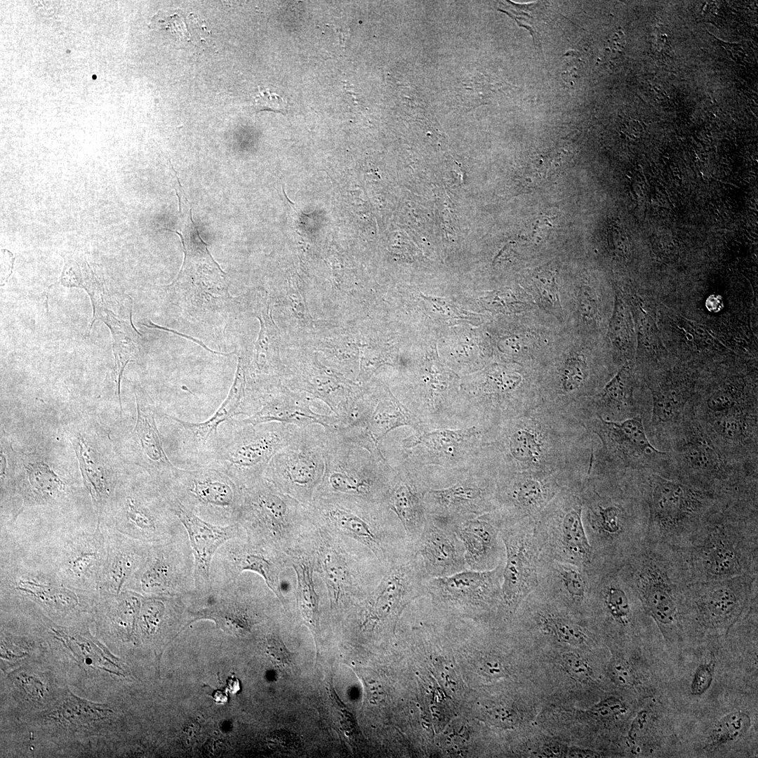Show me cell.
Here are the masks:
<instances>
[{
	"mask_svg": "<svg viewBox=\"0 0 758 758\" xmlns=\"http://www.w3.org/2000/svg\"><path fill=\"white\" fill-rule=\"evenodd\" d=\"M690 583L758 576L757 512L724 508L677 549Z\"/></svg>",
	"mask_w": 758,
	"mask_h": 758,
	"instance_id": "obj_1",
	"label": "cell"
},
{
	"mask_svg": "<svg viewBox=\"0 0 758 758\" xmlns=\"http://www.w3.org/2000/svg\"><path fill=\"white\" fill-rule=\"evenodd\" d=\"M306 507L314 526L355 541L387 568L413 551L399 520L387 504L324 496L315 497Z\"/></svg>",
	"mask_w": 758,
	"mask_h": 758,
	"instance_id": "obj_2",
	"label": "cell"
},
{
	"mask_svg": "<svg viewBox=\"0 0 758 758\" xmlns=\"http://www.w3.org/2000/svg\"><path fill=\"white\" fill-rule=\"evenodd\" d=\"M299 542L311 555L336 613L368 595L387 569L366 547L321 527L313 525Z\"/></svg>",
	"mask_w": 758,
	"mask_h": 758,
	"instance_id": "obj_3",
	"label": "cell"
},
{
	"mask_svg": "<svg viewBox=\"0 0 758 758\" xmlns=\"http://www.w3.org/2000/svg\"><path fill=\"white\" fill-rule=\"evenodd\" d=\"M324 454L325 471L314 498L343 496L387 504L397 474L378 446H368L324 428Z\"/></svg>",
	"mask_w": 758,
	"mask_h": 758,
	"instance_id": "obj_4",
	"label": "cell"
},
{
	"mask_svg": "<svg viewBox=\"0 0 758 758\" xmlns=\"http://www.w3.org/2000/svg\"><path fill=\"white\" fill-rule=\"evenodd\" d=\"M717 499L714 493L699 487L653 474L646 491V542L686 547L723 509L718 507Z\"/></svg>",
	"mask_w": 758,
	"mask_h": 758,
	"instance_id": "obj_5",
	"label": "cell"
},
{
	"mask_svg": "<svg viewBox=\"0 0 758 758\" xmlns=\"http://www.w3.org/2000/svg\"><path fill=\"white\" fill-rule=\"evenodd\" d=\"M1 538V598L32 602L56 618L71 613L81 601L95 600L98 591L67 587L27 547Z\"/></svg>",
	"mask_w": 758,
	"mask_h": 758,
	"instance_id": "obj_6",
	"label": "cell"
},
{
	"mask_svg": "<svg viewBox=\"0 0 758 758\" xmlns=\"http://www.w3.org/2000/svg\"><path fill=\"white\" fill-rule=\"evenodd\" d=\"M631 580L647 613L660 630L679 629L684 592L689 580L679 550L648 543L625 560Z\"/></svg>",
	"mask_w": 758,
	"mask_h": 758,
	"instance_id": "obj_7",
	"label": "cell"
},
{
	"mask_svg": "<svg viewBox=\"0 0 758 758\" xmlns=\"http://www.w3.org/2000/svg\"><path fill=\"white\" fill-rule=\"evenodd\" d=\"M227 423V432L219 434L205 463L227 474L241 488L263 478L273 456L289 444L298 427L277 422L253 425L234 418Z\"/></svg>",
	"mask_w": 758,
	"mask_h": 758,
	"instance_id": "obj_8",
	"label": "cell"
},
{
	"mask_svg": "<svg viewBox=\"0 0 758 758\" xmlns=\"http://www.w3.org/2000/svg\"><path fill=\"white\" fill-rule=\"evenodd\" d=\"M67 587L98 591L107 557L106 540L99 522L95 527L62 528L21 538Z\"/></svg>",
	"mask_w": 758,
	"mask_h": 758,
	"instance_id": "obj_9",
	"label": "cell"
},
{
	"mask_svg": "<svg viewBox=\"0 0 758 758\" xmlns=\"http://www.w3.org/2000/svg\"><path fill=\"white\" fill-rule=\"evenodd\" d=\"M237 524L250 540L286 554L313 527L306 506L264 478L241 488Z\"/></svg>",
	"mask_w": 758,
	"mask_h": 758,
	"instance_id": "obj_10",
	"label": "cell"
},
{
	"mask_svg": "<svg viewBox=\"0 0 758 758\" xmlns=\"http://www.w3.org/2000/svg\"><path fill=\"white\" fill-rule=\"evenodd\" d=\"M200 595L208 601L189 609L192 621L212 620L217 627L238 637L251 634L255 626L265 621L274 601L279 600L264 580L251 572H244L233 582L212 587L209 592Z\"/></svg>",
	"mask_w": 758,
	"mask_h": 758,
	"instance_id": "obj_11",
	"label": "cell"
},
{
	"mask_svg": "<svg viewBox=\"0 0 758 758\" xmlns=\"http://www.w3.org/2000/svg\"><path fill=\"white\" fill-rule=\"evenodd\" d=\"M122 496L105 507L110 510L98 521L102 526L147 543L167 540L185 531L154 481L149 487L131 486Z\"/></svg>",
	"mask_w": 758,
	"mask_h": 758,
	"instance_id": "obj_12",
	"label": "cell"
},
{
	"mask_svg": "<svg viewBox=\"0 0 758 758\" xmlns=\"http://www.w3.org/2000/svg\"><path fill=\"white\" fill-rule=\"evenodd\" d=\"M324 428L297 427L289 444L269 463L263 478L305 506L313 500L325 471Z\"/></svg>",
	"mask_w": 758,
	"mask_h": 758,
	"instance_id": "obj_13",
	"label": "cell"
},
{
	"mask_svg": "<svg viewBox=\"0 0 758 758\" xmlns=\"http://www.w3.org/2000/svg\"><path fill=\"white\" fill-rule=\"evenodd\" d=\"M161 491L202 519L219 526L237 523L241 488L227 474L208 466L177 468Z\"/></svg>",
	"mask_w": 758,
	"mask_h": 758,
	"instance_id": "obj_14",
	"label": "cell"
},
{
	"mask_svg": "<svg viewBox=\"0 0 758 758\" xmlns=\"http://www.w3.org/2000/svg\"><path fill=\"white\" fill-rule=\"evenodd\" d=\"M124 590L145 597L192 594L194 560L186 531L169 540L149 543L145 560Z\"/></svg>",
	"mask_w": 758,
	"mask_h": 758,
	"instance_id": "obj_15",
	"label": "cell"
},
{
	"mask_svg": "<svg viewBox=\"0 0 758 758\" xmlns=\"http://www.w3.org/2000/svg\"><path fill=\"white\" fill-rule=\"evenodd\" d=\"M427 577L419 557L410 554L390 566L375 588L353 606L361 632L393 626L405 606L427 592Z\"/></svg>",
	"mask_w": 758,
	"mask_h": 758,
	"instance_id": "obj_16",
	"label": "cell"
},
{
	"mask_svg": "<svg viewBox=\"0 0 758 758\" xmlns=\"http://www.w3.org/2000/svg\"><path fill=\"white\" fill-rule=\"evenodd\" d=\"M758 576H740L720 580L694 582L684 589L682 606L700 627L723 630L731 626L757 597Z\"/></svg>",
	"mask_w": 758,
	"mask_h": 758,
	"instance_id": "obj_17",
	"label": "cell"
},
{
	"mask_svg": "<svg viewBox=\"0 0 758 758\" xmlns=\"http://www.w3.org/2000/svg\"><path fill=\"white\" fill-rule=\"evenodd\" d=\"M287 568L286 553L254 542L245 533L225 542L215 554L211 566L212 587L225 585L241 573L251 572L264 580L285 609L282 576Z\"/></svg>",
	"mask_w": 758,
	"mask_h": 758,
	"instance_id": "obj_18",
	"label": "cell"
},
{
	"mask_svg": "<svg viewBox=\"0 0 758 758\" xmlns=\"http://www.w3.org/2000/svg\"><path fill=\"white\" fill-rule=\"evenodd\" d=\"M247 373L241 357H239L233 384L220 406L204 422L190 423L165 414L180 432L183 448L188 453L205 457L215 446L219 439L218 428L234 415H253L260 408V401L248 387Z\"/></svg>",
	"mask_w": 758,
	"mask_h": 758,
	"instance_id": "obj_19",
	"label": "cell"
},
{
	"mask_svg": "<svg viewBox=\"0 0 758 758\" xmlns=\"http://www.w3.org/2000/svg\"><path fill=\"white\" fill-rule=\"evenodd\" d=\"M164 496L189 538L194 560L195 592L206 594L212 589L211 566L215 554L225 542L246 533L237 523L228 526L209 523L184 507L173 498Z\"/></svg>",
	"mask_w": 758,
	"mask_h": 758,
	"instance_id": "obj_20",
	"label": "cell"
},
{
	"mask_svg": "<svg viewBox=\"0 0 758 758\" xmlns=\"http://www.w3.org/2000/svg\"><path fill=\"white\" fill-rule=\"evenodd\" d=\"M260 408L253 415L239 419L244 424L253 425L277 422L299 427L317 424L324 428L335 429L339 418L333 413H321L313 397L293 392L279 382L266 390L260 397Z\"/></svg>",
	"mask_w": 758,
	"mask_h": 758,
	"instance_id": "obj_21",
	"label": "cell"
},
{
	"mask_svg": "<svg viewBox=\"0 0 758 758\" xmlns=\"http://www.w3.org/2000/svg\"><path fill=\"white\" fill-rule=\"evenodd\" d=\"M286 375L288 385L321 400L339 419L362 392L357 385L314 358L295 361Z\"/></svg>",
	"mask_w": 758,
	"mask_h": 758,
	"instance_id": "obj_22",
	"label": "cell"
},
{
	"mask_svg": "<svg viewBox=\"0 0 758 758\" xmlns=\"http://www.w3.org/2000/svg\"><path fill=\"white\" fill-rule=\"evenodd\" d=\"M500 536L505 552L502 596L516 606L537 585V550L522 528L500 525Z\"/></svg>",
	"mask_w": 758,
	"mask_h": 758,
	"instance_id": "obj_23",
	"label": "cell"
},
{
	"mask_svg": "<svg viewBox=\"0 0 758 758\" xmlns=\"http://www.w3.org/2000/svg\"><path fill=\"white\" fill-rule=\"evenodd\" d=\"M137 419L131 434L134 461L144 467L160 488L167 486L178 467L168 458L155 420L152 399L135 393Z\"/></svg>",
	"mask_w": 758,
	"mask_h": 758,
	"instance_id": "obj_24",
	"label": "cell"
},
{
	"mask_svg": "<svg viewBox=\"0 0 758 758\" xmlns=\"http://www.w3.org/2000/svg\"><path fill=\"white\" fill-rule=\"evenodd\" d=\"M427 517L453 530L458 524L481 516L488 510L487 493L477 481L467 479L424 494Z\"/></svg>",
	"mask_w": 758,
	"mask_h": 758,
	"instance_id": "obj_25",
	"label": "cell"
},
{
	"mask_svg": "<svg viewBox=\"0 0 758 758\" xmlns=\"http://www.w3.org/2000/svg\"><path fill=\"white\" fill-rule=\"evenodd\" d=\"M504 563L490 571L465 570L449 576L427 579V593L437 601L474 606L500 595Z\"/></svg>",
	"mask_w": 758,
	"mask_h": 758,
	"instance_id": "obj_26",
	"label": "cell"
},
{
	"mask_svg": "<svg viewBox=\"0 0 758 758\" xmlns=\"http://www.w3.org/2000/svg\"><path fill=\"white\" fill-rule=\"evenodd\" d=\"M413 549L421 561L427 579L449 576L469 569L464 546L456 532L429 518Z\"/></svg>",
	"mask_w": 758,
	"mask_h": 758,
	"instance_id": "obj_27",
	"label": "cell"
},
{
	"mask_svg": "<svg viewBox=\"0 0 758 758\" xmlns=\"http://www.w3.org/2000/svg\"><path fill=\"white\" fill-rule=\"evenodd\" d=\"M100 526L106 540L107 557L98 591L119 594L145 560L149 543Z\"/></svg>",
	"mask_w": 758,
	"mask_h": 758,
	"instance_id": "obj_28",
	"label": "cell"
},
{
	"mask_svg": "<svg viewBox=\"0 0 758 758\" xmlns=\"http://www.w3.org/2000/svg\"><path fill=\"white\" fill-rule=\"evenodd\" d=\"M453 531L464 546L470 570L490 571L503 563L505 552L497 521L479 516L458 524Z\"/></svg>",
	"mask_w": 758,
	"mask_h": 758,
	"instance_id": "obj_29",
	"label": "cell"
},
{
	"mask_svg": "<svg viewBox=\"0 0 758 758\" xmlns=\"http://www.w3.org/2000/svg\"><path fill=\"white\" fill-rule=\"evenodd\" d=\"M427 490L420 488L408 477L397 474L387 501V505L399 520L412 547L427 523L423 501Z\"/></svg>",
	"mask_w": 758,
	"mask_h": 758,
	"instance_id": "obj_30",
	"label": "cell"
},
{
	"mask_svg": "<svg viewBox=\"0 0 758 758\" xmlns=\"http://www.w3.org/2000/svg\"><path fill=\"white\" fill-rule=\"evenodd\" d=\"M79 460L84 484L98 521L115 494L116 483L109 476L100 455L81 437L71 439Z\"/></svg>",
	"mask_w": 758,
	"mask_h": 758,
	"instance_id": "obj_31",
	"label": "cell"
},
{
	"mask_svg": "<svg viewBox=\"0 0 758 758\" xmlns=\"http://www.w3.org/2000/svg\"><path fill=\"white\" fill-rule=\"evenodd\" d=\"M288 566L296 576L297 601L304 623L317 635L320 631L319 597L314 581V566L310 553L300 543L286 553Z\"/></svg>",
	"mask_w": 758,
	"mask_h": 758,
	"instance_id": "obj_32",
	"label": "cell"
},
{
	"mask_svg": "<svg viewBox=\"0 0 758 758\" xmlns=\"http://www.w3.org/2000/svg\"><path fill=\"white\" fill-rule=\"evenodd\" d=\"M101 320L109 327L112 334L117 395L122 412L120 393L121 379L126 364L139 359L140 336L131 323V315L128 321L120 320L111 310H109Z\"/></svg>",
	"mask_w": 758,
	"mask_h": 758,
	"instance_id": "obj_33",
	"label": "cell"
},
{
	"mask_svg": "<svg viewBox=\"0 0 758 758\" xmlns=\"http://www.w3.org/2000/svg\"><path fill=\"white\" fill-rule=\"evenodd\" d=\"M601 421L609 437L624 451L637 456L663 453L648 439L640 417L630 418L622 423L603 419Z\"/></svg>",
	"mask_w": 758,
	"mask_h": 758,
	"instance_id": "obj_34",
	"label": "cell"
},
{
	"mask_svg": "<svg viewBox=\"0 0 758 758\" xmlns=\"http://www.w3.org/2000/svg\"><path fill=\"white\" fill-rule=\"evenodd\" d=\"M378 398L368 423V431L377 443L394 428L411 424L408 411L388 390Z\"/></svg>",
	"mask_w": 758,
	"mask_h": 758,
	"instance_id": "obj_35",
	"label": "cell"
},
{
	"mask_svg": "<svg viewBox=\"0 0 758 758\" xmlns=\"http://www.w3.org/2000/svg\"><path fill=\"white\" fill-rule=\"evenodd\" d=\"M559 533L561 547L568 559L578 563L589 560L592 547L583 527L580 507L571 509L565 514Z\"/></svg>",
	"mask_w": 758,
	"mask_h": 758,
	"instance_id": "obj_36",
	"label": "cell"
},
{
	"mask_svg": "<svg viewBox=\"0 0 758 758\" xmlns=\"http://www.w3.org/2000/svg\"><path fill=\"white\" fill-rule=\"evenodd\" d=\"M26 470L29 498L33 503H51L67 494V484L45 463L29 464Z\"/></svg>",
	"mask_w": 758,
	"mask_h": 758,
	"instance_id": "obj_37",
	"label": "cell"
},
{
	"mask_svg": "<svg viewBox=\"0 0 758 758\" xmlns=\"http://www.w3.org/2000/svg\"><path fill=\"white\" fill-rule=\"evenodd\" d=\"M475 432L473 429L450 430H437L423 434L405 447L411 448L417 445L423 446L436 453H440L445 458H451L456 455L458 448L464 444Z\"/></svg>",
	"mask_w": 758,
	"mask_h": 758,
	"instance_id": "obj_38",
	"label": "cell"
},
{
	"mask_svg": "<svg viewBox=\"0 0 758 758\" xmlns=\"http://www.w3.org/2000/svg\"><path fill=\"white\" fill-rule=\"evenodd\" d=\"M683 454L688 465L695 470L711 474L719 468V458L714 448L700 434L686 441Z\"/></svg>",
	"mask_w": 758,
	"mask_h": 758,
	"instance_id": "obj_39",
	"label": "cell"
},
{
	"mask_svg": "<svg viewBox=\"0 0 758 758\" xmlns=\"http://www.w3.org/2000/svg\"><path fill=\"white\" fill-rule=\"evenodd\" d=\"M751 719L745 712L733 711L720 718L710 734L711 743L715 746L732 743L743 736L750 729Z\"/></svg>",
	"mask_w": 758,
	"mask_h": 758,
	"instance_id": "obj_40",
	"label": "cell"
},
{
	"mask_svg": "<svg viewBox=\"0 0 758 758\" xmlns=\"http://www.w3.org/2000/svg\"><path fill=\"white\" fill-rule=\"evenodd\" d=\"M512 456L521 461H536L541 455V443L534 432L522 429L515 432L510 441Z\"/></svg>",
	"mask_w": 758,
	"mask_h": 758,
	"instance_id": "obj_41",
	"label": "cell"
},
{
	"mask_svg": "<svg viewBox=\"0 0 758 758\" xmlns=\"http://www.w3.org/2000/svg\"><path fill=\"white\" fill-rule=\"evenodd\" d=\"M543 625L559 641L573 646L583 644L586 634L577 625L558 617H547L543 620Z\"/></svg>",
	"mask_w": 758,
	"mask_h": 758,
	"instance_id": "obj_42",
	"label": "cell"
},
{
	"mask_svg": "<svg viewBox=\"0 0 758 758\" xmlns=\"http://www.w3.org/2000/svg\"><path fill=\"white\" fill-rule=\"evenodd\" d=\"M545 492L541 484L534 479H526L515 484L510 491L512 502L524 509H534L544 500Z\"/></svg>",
	"mask_w": 758,
	"mask_h": 758,
	"instance_id": "obj_43",
	"label": "cell"
},
{
	"mask_svg": "<svg viewBox=\"0 0 758 758\" xmlns=\"http://www.w3.org/2000/svg\"><path fill=\"white\" fill-rule=\"evenodd\" d=\"M715 430L729 441H738L744 437L745 419L738 413L726 412L714 423Z\"/></svg>",
	"mask_w": 758,
	"mask_h": 758,
	"instance_id": "obj_44",
	"label": "cell"
},
{
	"mask_svg": "<svg viewBox=\"0 0 758 758\" xmlns=\"http://www.w3.org/2000/svg\"><path fill=\"white\" fill-rule=\"evenodd\" d=\"M587 365L580 357L569 359L563 368L561 381L564 389L570 392L578 388L585 380Z\"/></svg>",
	"mask_w": 758,
	"mask_h": 758,
	"instance_id": "obj_45",
	"label": "cell"
},
{
	"mask_svg": "<svg viewBox=\"0 0 758 758\" xmlns=\"http://www.w3.org/2000/svg\"><path fill=\"white\" fill-rule=\"evenodd\" d=\"M534 281L543 300L555 311L561 309L554 274L547 271L539 272L535 276Z\"/></svg>",
	"mask_w": 758,
	"mask_h": 758,
	"instance_id": "obj_46",
	"label": "cell"
},
{
	"mask_svg": "<svg viewBox=\"0 0 758 758\" xmlns=\"http://www.w3.org/2000/svg\"><path fill=\"white\" fill-rule=\"evenodd\" d=\"M559 578L564 588L574 599H580L585 592V582L580 571L570 564H561Z\"/></svg>",
	"mask_w": 758,
	"mask_h": 758,
	"instance_id": "obj_47",
	"label": "cell"
},
{
	"mask_svg": "<svg viewBox=\"0 0 758 758\" xmlns=\"http://www.w3.org/2000/svg\"><path fill=\"white\" fill-rule=\"evenodd\" d=\"M263 646L266 653L274 663L280 666H286L291 663V653L277 632H271L266 635Z\"/></svg>",
	"mask_w": 758,
	"mask_h": 758,
	"instance_id": "obj_48",
	"label": "cell"
},
{
	"mask_svg": "<svg viewBox=\"0 0 758 758\" xmlns=\"http://www.w3.org/2000/svg\"><path fill=\"white\" fill-rule=\"evenodd\" d=\"M488 306L502 312H519L524 307V302L519 300L512 291L491 293L484 299Z\"/></svg>",
	"mask_w": 758,
	"mask_h": 758,
	"instance_id": "obj_49",
	"label": "cell"
},
{
	"mask_svg": "<svg viewBox=\"0 0 758 758\" xmlns=\"http://www.w3.org/2000/svg\"><path fill=\"white\" fill-rule=\"evenodd\" d=\"M561 663L566 672L579 681H587L592 676L590 667L583 658L576 653L563 655Z\"/></svg>",
	"mask_w": 758,
	"mask_h": 758,
	"instance_id": "obj_50",
	"label": "cell"
},
{
	"mask_svg": "<svg viewBox=\"0 0 758 758\" xmlns=\"http://www.w3.org/2000/svg\"><path fill=\"white\" fill-rule=\"evenodd\" d=\"M715 663L710 661L700 665L696 670L691 683V691L694 696H701L711 686Z\"/></svg>",
	"mask_w": 758,
	"mask_h": 758,
	"instance_id": "obj_51",
	"label": "cell"
},
{
	"mask_svg": "<svg viewBox=\"0 0 758 758\" xmlns=\"http://www.w3.org/2000/svg\"><path fill=\"white\" fill-rule=\"evenodd\" d=\"M253 106L257 112L268 110L285 114L286 102L279 95L269 91H260L253 98Z\"/></svg>",
	"mask_w": 758,
	"mask_h": 758,
	"instance_id": "obj_52",
	"label": "cell"
},
{
	"mask_svg": "<svg viewBox=\"0 0 758 758\" xmlns=\"http://www.w3.org/2000/svg\"><path fill=\"white\" fill-rule=\"evenodd\" d=\"M609 672L613 681L622 686H631L636 681L630 665L624 659L616 657L611 661Z\"/></svg>",
	"mask_w": 758,
	"mask_h": 758,
	"instance_id": "obj_53",
	"label": "cell"
},
{
	"mask_svg": "<svg viewBox=\"0 0 758 758\" xmlns=\"http://www.w3.org/2000/svg\"><path fill=\"white\" fill-rule=\"evenodd\" d=\"M626 711L623 702L616 697H608L593 706L591 713L601 719H610Z\"/></svg>",
	"mask_w": 758,
	"mask_h": 758,
	"instance_id": "obj_54",
	"label": "cell"
},
{
	"mask_svg": "<svg viewBox=\"0 0 758 758\" xmlns=\"http://www.w3.org/2000/svg\"><path fill=\"white\" fill-rule=\"evenodd\" d=\"M60 282L65 286L84 288V278L81 270L74 260H70L65 263Z\"/></svg>",
	"mask_w": 758,
	"mask_h": 758,
	"instance_id": "obj_55",
	"label": "cell"
},
{
	"mask_svg": "<svg viewBox=\"0 0 758 758\" xmlns=\"http://www.w3.org/2000/svg\"><path fill=\"white\" fill-rule=\"evenodd\" d=\"M623 383H622V371L620 372L613 380L606 385L604 389V397L610 401L618 404L624 403L625 394L624 393Z\"/></svg>",
	"mask_w": 758,
	"mask_h": 758,
	"instance_id": "obj_56",
	"label": "cell"
},
{
	"mask_svg": "<svg viewBox=\"0 0 758 758\" xmlns=\"http://www.w3.org/2000/svg\"><path fill=\"white\" fill-rule=\"evenodd\" d=\"M489 717L495 724L500 726H510L517 721L516 714L506 709L495 710L490 714Z\"/></svg>",
	"mask_w": 758,
	"mask_h": 758,
	"instance_id": "obj_57",
	"label": "cell"
},
{
	"mask_svg": "<svg viewBox=\"0 0 758 758\" xmlns=\"http://www.w3.org/2000/svg\"><path fill=\"white\" fill-rule=\"evenodd\" d=\"M648 721V714L646 711H641L633 720L629 731V737L631 740L637 739L644 733Z\"/></svg>",
	"mask_w": 758,
	"mask_h": 758,
	"instance_id": "obj_58",
	"label": "cell"
},
{
	"mask_svg": "<svg viewBox=\"0 0 758 758\" xmlns=\"http://www.w3.org/2000/svg\"><path fill=\"white\" fill-rule=\"evenodd\" d=\"M571 757H599L598 754H597V753H595L594 752L589 751V750L585 751V750H573L571 752Z\"/></svg>",
	"mask_w": 758,
	"mask_h": 758,
	"instance_id": "obj_59",
	"label": "cell"
},
{
	"mask_svg": "<svg viewBox=\"0 0 758 758\" xmlns=\"http://www.w3.org/2000/svg\"><path fill=\"white\" fill-rule=\"evenodd\" d=\"M229 685L232 693H236L240 689L239 680L234 677L229 679Z\"/></svg>",
	"mask_w": 758,
	"mask_h": 758,
	"instance_id": "obj_60",
	"label": "cell"
}]
</instances>
